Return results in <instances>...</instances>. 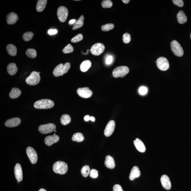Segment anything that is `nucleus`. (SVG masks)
Returning a JSON list of instances; mask_svg holds the SVG:
<instances>
[{"label":"nucleus","instance_id":"obj_43","mask_svg":"<svg viewBox=\"0 0 191 191\" xmlns=\"http://www.w3.org/2000/svg\"><path fill=\"white\" fill-rule=\"evenodd\" d=\"M113 191H124L121 186L119 184L115 185L113 188Z\"/></svg>","mask_w":191,"mask_h":191},{"label":"nucleus","instance_id":"obj_49","mask_svg":"<svg viewBox=\"0 0 191 191\" xmlns=\"http://www.w3.org/2000/svg\"><path fill=\"white\" fill-rule=\"evenodd\" d=\"M39 191H46L45 189L42 188H41L39 190Z\"/></svg>","mask_w":191,"mask_h":191},{"label":"nucleus","instance_id":"obj_32","mask_svg":"<svg viewBox=\"0 0 191 191\" xmlns=\"http://www.w3.org/2000/svg\"><path fill=\"white\" fill-rule=\"evenodd\" d=\"M26 55L31 58H35L37 56L36 51L33 48H29L26 51Z\"/></svg>","mask_w":191,"mask_h":191},{"label":"nucleus","instance_id":"obj_40","mask_svg":"<svg viewBox=\"0 0 191 191\" xmlns=\"http://www.w3.org/2000/svg\"><path fill=\"white\" fill-rule=\"evenodd\" d=\"M148 92V89L146 87L142 86L139 89V92L142 95H146Z\"/></svg>","mask_w":191,"mask_h":191},{"label":"nucleus","instance_id":"obj_33","mask_svg":"<svg viewBox=\"0 0 191 191\" xmlns=\"http://www.w3.org/2000/svg\"><path fill=\"white\" fill-rule=\"evenodd\" d=\"M34 36V34L32 32H26L23 34V38L26 42H29L32 39Z\"/></svg>","mask_w":191,"mask_h":191},{"label":"nucleus","instance_id":"obj_16","mask_svg":"<svg viewBox=\"0 0 191 191\" xmlns=\"http://www.w3.org/2000/svg\"><path fill=\"white\" fill-rule=\"evenodd\" d=\"M21 123V120L18 117L9 119L5 122V125L7 127H13L19 125Z\"/></svg>","mask_w":191,"mask_h":191},{"label":"nucleus","instance_id":"obj_15","mask_svg":"<svg viewBox=\"0 0 191 191\" xmlns=\"http://www.w3.org/2000/svg\"><path fill=\"white\" fill-rule=\"evenodd\" d=\"M160 181L163 187L169 190L171 189V184L169 178L166 175H163L161 177Z\"/></svg>","mask_w":191,"mask_h":191},{"label":"nucleus","instance_id":"obj_12","mask_svg":"<svg viewBox=\"0 0 191 191\" xmlns=\"http://www.w3.org/2000/svg\"><path fill=\"white\" fill-rule=\"evenodd\" d=\"M77 93L79 96L84 98L90 97L93 94L92 91L88 87L79 88L77 90Z\"/></svg>","mask_w":191,"mask_h":191},{"label":"nucleus","instance_id":"obj_18","mask_svg":"<svg viewBox=\"0 0 191 191\" xmlns=\"http://www.w3.org/2000/svg\"><path fill=\"white\" fill-rule=\"evenodd\" d=\"M6 19L7 23L8 24L13 25L17 23L19 20V17L15 13L11 12L7 15Z\"/></svg>","mask_w":191,"mask_h":191},{"label":"nucleus","instance_id":"obj_38","mask_svg":"<svg viewBox=\"0 0 191 191\" xmlns=\"http://www.w3.org/2000/svg\"><path fill=\"white\" fill-rule=\"evenodd\" d=\"M131 38L129 34L128 33H125L123 35V42L125 44H127L130 42Z\"/></svg>","mask_w":191,"mask_h":191},{"label":"nucleus","instance_id":"obj_27","mask_svg":"<svg viewBox=\"0 0 191 191\" xmlns=\"http://www.w3.org/2000/svg\"><path fill=\"white\" fill-rule=\"evenodd\" d=\"M92 63L89 60H85L82 63L80 66V69L82 72H85L90 68Z\"/></svg>","mask_w":191,"mask_h":191},{"label":"nucleus","instance_id":"obj_45","mask_svg":"<svg viewBox=\"0 0 191 191\" xmlns=\"http://www.w3.org/2000/svg\"><path fill=\"white\" fill-rule=\"evenodd\" d=\"M90 117L89 115H86L84 117V120L85 121H88L90 120Z\"/></svg>","mask_w":191,"mask_h":191},{"label":"nucleus","instance_id":"obj_29","mask_svg":"<svg viewBox=\"0 0 191 191\" xmlns=\"http://www.w3.org/2000/svg\"><path fill=\"white\" fill-rule=\"evenodd\" d=\"M84 139V137L83 134L78 133L74 134L72 137V140L73 141L80 142L83 141Z\"/></svg>","mask_w":191,"mask_h":191},{"label":"nucleus","instance_id":"obj_46","mask_svg":"<svg viewBox=\"0 0 191 191\" xmlns=\"http://www.w3.org/2000/svg\"><path fill=\"white\" fill-rule=\"evenodd\" d=\"M76 21L75 20V19H72V20H71L70 21H69V23H70V25H74V23H75Z\"/></svg>","mask_w":191,"mask_h":191},{"label":"nucleus","instance_id":"obj_30","mask_svg":"<svg viewBox=\"0 0 191 191\" xmlns=\"http://www.w3.org/2000/svg\"><path fill=\"white\" fill-rule=\"evenodd\" d=\"M60 120L62 124L64 125H66L70 122L71 118L68 115L64 114L62 116Z\"/></svg>","mask_w":191,"mask_h":191},{"label":"nucleus","instance_id":"obj_24","mask_svg":"<svg viewBox=\"0 0 191 191\" xmlns=\"http://www.w3.org/2000/svg\"><path fill=\"white\" fill-rule=\"evenodd\" d=\"M47 1V0H39L36 5V9L39 12L43 11L46 7Z\"/></svg>","mask_w":191,"mask_h":191},{"label":"nucleus","instance_id":"obj_34","mask_svg":"<svg viewBox=\"0 0 191 191\" xmlns=\"http://www.w3.org/2000/svg\"><path fill=\"white\" fill-rule=\"evenodd\" d=\"M114 25L112 23H108L103 25L101 27L102 30L104 32L108 31L114 29Z\"/></svg>","mask_w":191,"mask_h":191},{"label":"nucleus","instance_id":"obj_14","mask_svg":"<svg viewBox=\"0 0 191 191\" xmlns=\"http://www.w3.org/2000/svg\"><path fill=\"white\" fill-rule=\"evenodd\" d=\"M14 173L16 179L18 182L21 181L23 179V172L21 165L17 163L14 168Z\"/></svg>","mask_w":191,"mask_h":191},{"label":"nucleus","instance_id":"obj_6","mask_svg":"<svg viewBox=\"0 0 191 191\" xmlns=\"http://www.w3.org/2000/svg\"><path fill=\"white\" fill-rule=\"evenodd\" d=\"M172 51L175 55L178 57H181L183 55L184 51L181 45L177 41L174 40L171 43Z\"/></svg>","mask_w":191,"mask_h":191},{"label":"nucleus","instance_id":"obj_28","mask_svg":"<svg viewBox=\"0 0 191 191\" xmlns=\"http://www.w3.org/2000/svg\"><path fill=\"white\" fill-rule=\"evenodd\" d=\"M84 17L83 15L81 16L79 19L76 21L72 28L73 30H75L82 27L84 25Z\"/></svg>","mask_w":191,"mask_h":191},{"label":"nucleus","instance_id":"obj_48","mask_svg":"<svg viewBox=\"0 0 191 191\" xmlns=\"http://www.w3.org/2000/svg\"><path fill=\"white\" fill-rule=\"evenodd\" d=\"M122 1L125 4H128L130 2V0H122Z\"/></svg>","mask_w":191,"mask_h":191},{"label":"nucleus","instance_id":"obj_47","mask_svg":"<svg viewBox=\"0 0 191 191\" xmlns=\"http://www.w3.org/2000/svg\"><path fill=\"white\" fill-rule=\"evenodd\" d=\"M90 120L93 122H94L95 121V117L93 116H91L90 117Z\"/></svg>","mask_w":191,"mask_h":191},{"label":"nucleus","instance_id":"obj_23","mask_svg":"<svg viewBox=\"0 0 191 191\" xmlns=\"http://www.w3.org/2000/svg\"><path fill=\"white\" fill-rule=\"evenodd\" d=\"M177 18L178 23L180 24H183L187 21V18L186 15L182 10L179 11L177 14Z\"/></svg>","mask_w":191,"mask_h":191},{"label":"nucleus","instance_id":"obj_1","mask_svg":"<svg viewBox=\"0 0 191 191\" xmlns=\"http://www.w3.org/2000/svg\"><path fill=\"white\" fill-rule=\"evenodd\" d=\"M54 105L53 101L47 99L39 100L34 104V107L37 109H48L52 108Z\"/></svg>","mask_w":191,"mask_h":191},{"label":"nucleus","instance_id":"obj_25","mask_svg":"<svg viewBox=\"0 0 191 191\" xmlns=\"http://www.w3.org/2000/svg\"><path fill=\"white\" fill-rule=\"evenodd\" d=\"M7 52L11 56H14L17 55V49L16 46L12 44H9L7 46Z\"/></svg>","mask_w":191,"mask_h":191},{"label":"nucleus","instance_id":"obj_26","mask_svg":"<svg viewBox=\"0 0 191 191\" xmlns=\"http://www.w3.org/2000/svg\"><path fill=\"white\" fill-rule=\"evenodd\" d=\"M21 94V91L17 88H14L12 89L9 93V97L12 99L19 97Z\"/></svg>","mask_w":191,"mask_h":191},{"label":"nucleus","instance_id":"obj_35","mask_svg":"<svg viewBox=\"0 0 191 191\" xmlns=\"http://www.w3.org/2000/svg\"><path fill=\"white\" fill-rule=\"evenodd\" d=\"M101 4L103 8H111L113 6L112 2L110 0H104Z\"/></svg>","mask_w":191,"mask_h":191},{"label":"nucleus","instance_id":"obj_3","mask_svg":"<svg viewBox=\"0 0 191 191\" xmlns=\"http://www.w3.org/2000/svg\"><path fill=\"white\" fill-rule=\"evenodd\" d=\"M53 170L55 173L64 174L67 172L68 167L66 163L62 161H58L54 163Z\"/></svg>","mask_w":191,"mask_h":191},{"label":"nucleus","instance_id":"obj_42","mask_svg":"<svg viewBox=\"0 0 191 191\" xmlns=\"http://www.w3.org/2000/svg\"><path fill=\"white\" fill-rule=\"evenodd\" d=\"M113 61V57L111 55H108L106 58L105 63L107 65H109L112 63Z\"/></svg>","mask_w":191,"mask_h":191},{"label":"nucleus","instance_id":"obj_8","mask_svg":"<svg viewBox=\"0 0 191 191\" xmlns=\"http://www.w3.org/2000/svg\"><path fill=\"white\" fill-rule=\"evenodd\" d=\"M56 129L55 125L53 123H48L41 125L39 127V130L40 133L45 134L55 131Z\"/></svg>","mask_w":191,"mask_h":191},{"label":"nucleus","instance_id":"obj_20","mask_svg":"<svg viewBox=\"0 0 191 191\" xmlns=\"http://www.w3.org/2000/svg\"><path fill=\"white\" fill-rule=\"evenodd\" d=\"M141 172L139 167L137 166H135L132 169L129 176V179L131 180H133L137 178L140 176Z\"/></svg>","mask_w":191,"mask_h":191},{"label":"nucleus","instance_id":"obj_2","mask_svg":"<svg viewBox=\"0 0 191 191\" xmlns=\"http://www.w3.org/2000/svg\"><path fill=\"white\" fill-rule=\"evenodd\" d=\"M70 63H66L65 64H61L55 68L53 72V74L56 77L62 76L66 73L70 68Z\"/></svg>","mask_w":191,"mask_h":191},{"label":"nucleus","instance_id":"obj_10","mask_svg":"<svg viewBox=\"0 0 191 191\" xmlns=\"http://www.w3.org/2000/svg\"><path fill=\"white\" fill-rule=\"evenodd\" d=\"M105 46L103 44L97 43L92 45L90 51L92 55L95 56H99L104 52Z\"/></svg>","mask_w":191,"mask_h":191},{"label":"nucleus","instance_id":"obj_50","mask_svg":"<svg viewBox=\"0 0 191 191\" xmlns=\"http://www.w3.org/2000/svg\"><path fill=\"white\" fill-rule=\"evenodd\" d=\"M190 38H191V34H190Z\"/></svg>","mask_w":191,"mask_h":191},{"label":"nucleus","instance_id":"obj_41","mask_svg":"<svg viewBox=\"0 0 191 191\" xmlns=\"http://www.w3.org/2000/svg\"><path fill=\"white\" fill-rule=\"evenodd\" d=\"M173 3L174 5L180 7H182L184 6V2L182 0H173Z\"/></svg>","mask_w":191,"mask_h":191},{"label":"nucleus","instance_id":"obj_36","mask_svg":"<svg viewBox=\"0 0 191 191\" xmlns=\"http://www.w3.org/2000/svg\"><path fill=\"white\" fill-rule=\"evenodd\" d=\"M74 51V48L70 44H68L63 50V52L64 54L70 53Z\"/></svg>","mask_w":191,"mask_h":191},{"label":"nucleus","instance_id":"obj_31","mask_svg":"<svg viewBox=\"0 0 191 191\" xmlns=\"http://www.w3.org/2000/svg\"><path fill=\"white\" fill-rule=\"evenodd\" d=\"M91 170L89 166L86 165L84 166L81 170V173L82 175V176L84 177H87L90 174Z\"/></svg>","mask_w":191,"mask_h":191},{"label":"nucleus","instance_id":"obj_17","mask_svg":"<svg viewBox=\"0 0 191 191\" xmlns=\"http://www.w3.org/2000/svg\"><path fill=\"white\" fill-rule=\"evenodd\" d=\"M59 139V137L57 135L48 136L45 138V143L48 146H51L53 144L58 142Z\"/></svg>","mask_w":191,"mask_h":191},{"label":"nucleus","instance_id":"obj_4","mask_svg":"<svg viewBox=\"0 0 191 191\" xmlns=\"http://www.w3.org/2000/svg\"><path fill=\"white\" fill-rule=\"evenodd\" d=\"M40 73L36 71L32 72L30 76L26 79V83L30 86H35L38 84L40 80Z\"/></svg>","mask_w":191,"mask_h":191},{"label":"nucleus","instance_id":"obj_39","mask_svg":"<svg viewBox=\"0 0 191 191\" xmlns=\"http://www.w3.org/2000/svg\"><path fill=\"white\" fill-rule=\"evenodd\" d=\"M90 176L92 178H96L98 177V171L97 170L92 169L90 173Z\"/></svg>","mask_w":191,"mask_h":191},{"label":"nucleus","instance_id":"obj_13","mask_svg":"<svg viewBox=\"0 0 191 191\" xmlns=\"http://www.w3.org/2000/svg\"><path fill=\"white\" fill-rule=\"evenodd\" d=\"M115 126V123L114 120H111L109 122L104 131L105 136L108 137L111 136L113 133Z\"/></svg>","mask_w":191,"mask_h":191},{"label":"nucleus","instance_id":"obj_21","mask_svg":"<svg viewBox=\"0 0 191 191\" xmlns=\"http://www.w3.org/2000/svg\"><path fill=\"white\" fill-rule=\"evenodd\" d=\"M105 164L107 168L110 169H113L115 166L113 158L110 155H107L106 157Z\"/></svg>","mask_w":191,"mask_h":191},{"label":"nucleus","instance_id":"obj_11","mask_svg":"<svg viewBox=\"0 0 191 191\" xmlns=\"http://www.w3.org/2000/svg\"><path fill=\"white\" fill-rule=\"evenodd\" d=\"M28 157L31 162L33 164H36L38 160V155L36 151L33 148L29 147L26 149Z\"/></svg>","mask_w":191,"mask_h":191},{"label":"nucleus","instance_id":"obj_7","mask_svg":"<svg viewBox=\"0 0 191 191\" xmlns=\"http://www.w3.org/2000/svg\"><path fill=\"white\" fill-rule=\"evenodd\" d=\"M156 64L158 68L162 71H166L170 67L168 60L164 57H160L157 59Z\"/></svg>","mask_w":191,"mask_h":191},{"label":"nucleus","instance_id":"obj_44","mask_svg":"<svg viewBox=\"0 0 191 191\" xmlns=\"http://www.w3.org/2000/svg\"><path fill=\"white\" fill-rule=\"evenodd\" d=\"M57 31L56 29H51L48 31V33L50 35L56 34Z\"/></svg>","mask_w":191,"mask_h":191},{"label":"nucleus","instance_id":"obj_19","mask_svg":"<svg viewBox=\"0 0 191 191\" xmlns=\"http://www.w3.org/2000/svg\"><path fill=\"white\" fill-rule=\"evenodd\" d=\"M133 143L139 152L144 153L146 151L145 145L140 139L136 138V140L134 141Z\"/></svg>","mask_w":191,"mask_h":191},{"label":"nucleus","instance_id":"obj_9","mask_svg":"<svg viewBox=\"0 0 191 191\" xmlns=\"http://www.w3.org/2000/svg\"><path fill=\"white\" fill-rule=\"evenodd\" d=\"M68 11L67 9L64 6L59 7L57 11V17L59 20L62 23H64L67 20Z\"/></svg>","mask_w":191,"mask_h":191},{"label":"nucleus","instance_id":"obj_22","mask_svg":"<svg viewBox=\"0 0 191 191\" xmlns=\"http://www.w3.org/2000/svg\"><path fill=\"white\" fill-rule=\"evenodd\" d=\"M7 72L10 75L14 76L17 73L18 68L15 63H12L8 64L7 67Z\"/></svg>","mask_w":191,"mask_h":191},{"label":"nucleus","instance_id":"obj_37","mask_svg":"<svg viewBox=\"0 0 191 191\" xmlns=\"http://www.w3.org/2000/svg\"><path fill=\"white\" fill-rule=\"evenodd\" d=\"M83 38V35L81 34H79L76 35V36L73 37L71 39V41L72 42L76 43V42H78L82 40Z\"/></svg>","mask_w":191,"mask_h":191},{"label":"nucleus","instance_id":"obj_5","mask_svg":"<svg viewBox=\"0 0 191 191\" xmlns=\"http://www.w3.org/2000/svg\"><path fill=\"white\" fill-rule=\"evenodd\" d=\"M129 69L126 66L117 67L113 71V76L115 78H123L129 73Z\"/></svg>","mask_w":191,"mask_h":191}]
</instances>
